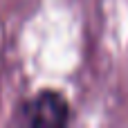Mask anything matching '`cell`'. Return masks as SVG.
Returning <instances> with one entry per match:
<instances>
[{
	"mask_svg": "<svg viewBox=\"0 0 128 128\" xmlns=\"http://www.w3.org/2000/svg\"><path fill=\"white\" fill-rule=\"evenodd\" d=\"M18 122L27 126H65L70 122V106L58 92L45 90L20 108Z\"/></svg>",
	"mask_w": 128,
	"mask_h": 128,
	"instance_id": "obj_1",
	"label": "cell"
}]
</instances>
